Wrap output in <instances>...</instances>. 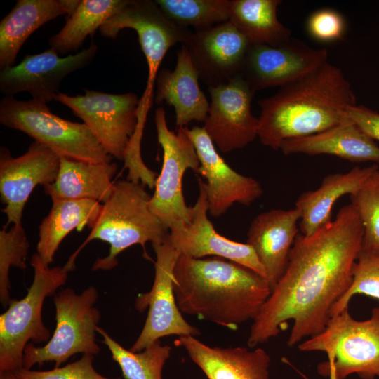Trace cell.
Listing matches in <instances>:
<instances>
[{"label": "cell", "mask_w": 379, "mask_h": 379, "mask_svg": "<svg viewBox=\"0 0 379 379\" xmlns=\"http://www.w3.org/2000/svg\"><path fill=\"white\" fill-rule=\"evenodd\" d=\"M129 0H80L63 27L48 41L50 48L59 54L76 52L86 38L92 35Z\"/></svg>", "instance_id": "obj_29"}, {"label": "cell", "mask_w": 379, "mask_h": 379, "mask_svg": "<svg viewBox=\"0 0 379 379\" xmlns=\"http://www.w3.org/2000/svg\"><path fill=\"white\" fill-rule=\"evenodd\" d=\"M199 75L187 46L182 44L177 52L173 70L159 69L155 81L154 102H166L175 112L176 129L192 121L204 122L210 103L199 86Z\"/></svg>", "instance_id": "obj_22"}, {"label": "cell", "mask_w": 379, "mask_h": 379, "mask_svg": "<svg viewBox=\"0 0 379 379\" xmlns=\"http://www.w3.org/2000/svg\"><path fill=\"white\" fill-rule=\"evenodd\" d=\"M379 169L376 164L367 167L356 166L345 173L326 175L319 187L302 193L295 201L301 213L300 232L310 235L331 222L335 203L341 197L354 193L363 182Z\"/></svg>", "instance_id": "obj_25"}, {"label": "cell", "mask_w": 379, "mask_h": 379, "mask_svg": "<svg viewBox=\"0 0 379 379\" xmlns=\"http://www.w3.org/2000/svg\"><path fill=\"white\" fill-rule=\"evenodd\" d=\"M174 344L185 350L208 379H270V357L261 347H211L192 335L178 336Z\"/></svg>", "instance_id": "obj_21"}, {"label": "cell", "mask_w": 379, "mask_h": 379, "mask_svg": "<svg viewBox=\"0 0 379 379\" xmlns=\"http://www.w3.org/2000/svg\"><path fill=\"white\" fill-rule=\"evenodd\" d=\"M155 2L171 20L185 27H193L195 31L230 20L229 0H156Z\"/></svg>", "instance_id": "obj_31"}, {"label": "cell", "mask_w": 379, "mask_h": 379, "mask_svg": "<svg viewBox=\"0 0 379 379\" xmlns=\"http://www.w3.org/2000/svg\"><path fill=\"white\" fill-rule=\"evenodd\" d=\"M115 163H92L60 157L54 182L44 186L52 201L88 199L105 203L111 196Z\"/></svg>", "instance_id": "obj_26"}, {"label": "cell", "mask_w": 379, "mask_h": 379, "mask_svg": "<svg viewBox=\"0 0 379 379\" xmlns=\"http://www.w3.org/2000/svg\"><path fill=\"white\" fill-rule=\"evenodd\" d=\"M151 197L141 182L128 180L115 182L113 192L102 204L88 236L65 265L73 270L81 250L95 239L106 241L110 247L107 256L96 259L92 267L93 271L114 268L118 265V255L130 246L140 244L145 248L148 241L152 245L164 241L170 231L151 211Z\"/></svg>", "instance_id": "obj_4"}, {"label": "cell", "mask_w": 379, "mask_h": 379, "mask_svg": "<svg viewBox=\"0 0 379 379\" xmlns=\"http://www.w3.org/2000/svg\"><path fill=\"white\" fill-rule=\"evenodd\" d=\"M363 227L362 248L379 249V169L350 195Z\"/></svg>", "instance_id": "obj_34"}, {"label": "cell", "mask_w": 379, "mask_h": 379, "mask_svg": "<svg viewBox=\"0 0 379 379\" xmlns=\"http://www.w3.org/2000/svg\"><path fill=\"white\" fill-rule=\"evenodd\" d=\"M184 44L199 78L210 88L241 77L252 44L228 21L192 32Z\"/></svg>", "instance_id": "obj_17"}, {"label": "cell", "mask_w": 379, "mask_h": 379, "mask_svg": "<svg viewBox=\"0 0 379 379\" xmlns=\"http://www.w3.org/2000/svg\"><path fill=\"white\" fill-rule=\"evenodd\" d=\"M280 0H232L231 22L252 44L278 46L289 41L291 30L277 15Z\"/></svg>", "instance_id": "obj_28"}, {"label": "cell", "mask_w": 379, "mask_h": 379, "mask_svg": "<svg viewBox=\"0 0 379 379\" xmlns=\"http://www.w3.org/2000/svg\"><path fill=\"white\" fill-rule=\"evenodd\" d=\"M84 93L72 96L59 92L54 100L83 120L112 157L124 161L137 127L140 99L131 92L112 94L84 89Z\"/></svg>", "instance_id": "obj_11"}, {"label": "cell", "mask_w": 379, "mask_h": 379, "mask_svg": "<svg viewBox=\"0 0 379 379\" xmlns=\"http://www.w3.org/2000/svg\"><path fill=\"white\" fill-rule=\"evenodd\" d=\"M51 208L39 227L36 253L46 266L54 260L61 242L74 230L91 227L102 208L100 202L88 199L52 201Z\"/></svg>", "instance_id": "obj_27"}, {"label": "cell", "mask_w": 379, "mask_h": 379, "mask_svg": "<svg viewBox=\"0 0 379 379\" xmlns=\"http://www.w3.org/2000/svg\"><path fill=\"white\" fill-rule=\"evenodd\" d=\"M211 96L204 129L222 152L241 149L257 136L259 119L251 112L255 91L242 77L208 88Z\"/></svg>", "instance_id": "obj_14"}, {"label": "cell", "mask_w": 379, "mask_h": 379, "mask_svg": "<svg viewBox=\"0 0 379 379\" xmlns=\"http://www.w3.org/2000/svg\"><path fill=\"white\" fill-rule=\"evenodd\" d=\"M143 131V126H137L125 153L124 168L128 170V180L141 182L152 190L155 187L158 176L145 165L142 159L140 146Z\"/></svg>", "instance_id": "obj_36"}, {"label": "cell", "mask_w": 379, "mask_h": 379, "mask_svg": "<svg viewBox=\"0 0 379 379\" xmlns=\"http://www.w3.org/2000/svg\"><path fill=\"white\" fill-rule=\"evenodd\" d=\"M33 281L21 300L12 299L0 315V373L23 368L24 350L27 343H47L50 331L42 321V307L46 297L64 285L69 270L64 265L49 267L38 254L31 258Z\"/></svg>", "instance_id": "obj_7"}, {"label": "cell", "mask_w": 379, "mask_h": 379, "mask_svg": "<svg viewBox=\"0 0 379 379\" xmlns=\"http://www.w3.org/2000/svg\"><path fill=\"white\" fill-rule=\"evenodd\" d=\"M0 379H19L14 372L7 371L0 373Z\"/></svg>", "instance_id": "obj_39"}, {"label": "cell", "mask_w": 379, "mask_h": 379, "mask_svg": "<svg viewBox=\"0 0 379 379\" xmlns=\"http://www.w3.org/2000/svg\"><path fill=\"white\" fill-rule=\"evenodd\" d=\"M60 157L44 145L34 141L27 152L18 157L1 148L0 196L5 205L2 212L7 217L6 227L21 225L25 206L34 189L56 179Z\"/></svg>", "instance_id": "obj_15"}, {"label": "cell", "mask_w": 379, "mask_h": 379, "mask_svg": "<svg viewBox=\"0 0 379 379\" xmlns=\"http://www.w3.org/2000/svg\"><path fill=\"white\" fill-rule=\"evenodd\" d=\"M302 352L321 351L328 360L319 364L318 373L331 379H345L356 373L362 379L379 377V307L358 321L348 308L331 317L318 335L298 345Z\"/></svg>", "instance_id": "obj_5"}, {"label": "cell", "mask_w": 379, "mask_h": 379, "mask_svg": "<svg viewBox=\"0 0 379 379\" xmlns=\"http://www.w3.org/2000/svg\"><path fill=\"white\" fill-rule=\"evenodd\" d=\"M0 123L28 135L60 157L111 162L112 157L84 123L60 118L51 112L46 103L4 96L0 101Z\"/></svg>", "instance_id": "obj_6"}, {"label": "cell", "mask_w": 379, "mask_h": 379, "mask_svg": "<svg viewBox=\"0 0 379 379\" xmlns=\"http://www.w3.org/2000/svg\"><path fill=\"white\" fill-rule=\"evenodd\" d=\"M301 218L297 208L272 209L258 215L247 234L248 244L265 268L272 290L284 274Z\"/></svg>", "instance_id": "obj_20"}, {"label": "cell", "mask_w": 379, "mask_h": 379, "mask_svg": "<svg viewBox=\"0 0 379 379\" xmlns=\"http://www.w3.org/2000/svg\"><path fill=\"white\" fill-rule=\"evenodd\" d=\"M279 149L285 155L328 154L351 162L371 161L379 164V147L347 119L319 133L286 140L281 144Z\"/></svg>", "instance_id": "obj_24"}, {"label": "cell", "mask_w": 379, "mask_h": 379, "mask_svg": "<svg viewBox=\"0 0 379 379\" xmlns=\"http://www.w3.org/2000/svg\"><path fill=\"white\" fill-rule=\"evenodd\" d=\"M92 41L76 54L60 57L53 49L26 55L22 61L0 70V91L4 96L27 92L32 99L48 103L54 100L62 80L69 74L88 65L98 51Z\"/></svg>", "instance_id": "obj_13"}, {"label": "cell", "mask_w": 379, "mask_h": 379, "mask_svg": "<svg viewBox=\"0 0 379 379\" xmlns=\"http://www.w3.org/2000/svg\"><path fill=\"white\" fill-rule=\"evenodd\" d=\"M346 118L356 124L372 140L379 141V113L364 105L349 106Z\"/></svg>", "instance_id": "obj_38"}, {"label": "cell", "mask_w": 379, "mask_h": 379, "mask_svg": "<svg viewBox=\"0 0 379 379\" xmlns=\"http://www.w3.org/2000/svg\"><path fill=\"white\" fill-rule=\"evenodd\" d=\"M157 139L163 149V164L149 200L151 211L169 230L189 222L192 206H187L182 192V179L187 169L197 173L199 160L185 127L171 131L162 107L154 113Z\"/></svg>", "instance_id": "obj_9"}, {"label": "cell", "mask_w": 379, "mask_h": 379, "mask_svg": "<svg viewBox=\"0 0 379 379\" xmlns=\"http://www.w3.org/2000/svg\"><path fill=\"white\" fill-rule=\"evenodd\" d=\"M98 298L97 289L90 286L77 294L70 288H62L54 294L56 326L51 339L43 346L27 344L23 356V368L41 366L54 361L55 367L78 354H98L100 347L96 333L100 312L95 306Z\"/></svg>", "instance_id": "obj_8"}, {"label": "cell", "mask_w": 379, "mask_h": 379, "mask_svg": "<svg viewBox=\"0 0 379 379\" xmlns=\"http://www.w3.org/2000/svg\"><path fill=\"white\" fill-rule=\"evenodd\" d=\"M199 196L189 222L170 230L168 238L180 255L192 258L220 257L241 265L267 279L265 268L248 244L230 240L214 229L207 217L205 182L198 178Z\"/></svg>", "instance_id": "obj_18"}, {"label": "cell", "mask_w": 379, "mask_h": 379, "mask_svg": "<svg viewBox=\"0 0 379 379\" xmlns=\"http://www.w3.org/2000/svg\"><path fill=\"white\" fill-rule=\"evenodd\" d=\"M97 331L119 366L124 379H162V369L170 357L171 346L163 345L157 340L143 350L133 352L125 349L100 327Z\"/></svg>", "instance_id": "obj_30"}, {"label": "cell", "mask_w": 379, "mask_h": 379, "mask_svg": "<svg viewBox=\"0 0 379 379\" xmlns=\"http://www.w3.org/2000/svg\"><path fill=\"white\" fill-rule=\"evenodd\" d=\"M258 136L274 150L289 139L319 133L347 119L345 112L356 105L350 82L338 67L326 62L279 88L258 102Z\"/></svg>", "instance_id": "obj_3"}, {"label": "cell", "mask_w": 379, "mask_h": 379, "mask_svg": "<svg viewBox=\"0 0 379 379\" xmlns=\"http://www.w3.org/2000/svg\"><path fill=\"white\" fill-rule=\"evenodd\" d=\"M173 291L181 312L236 330L258 317L272 290L266 279L237 262L180 255Z\"/></svg>", "instance_id": "obj_2"}, {"label": "cell", "mask_w": 379, "mask_h": 379, "mask_svg": "<svg viewBox=\"0 0 379 379\" xmlns=\"http://www.w3.org/2000/svg\"><path fill=\"white\" fill-rule=\"evenodd\" d=\"M364 294L379 300V249L360 250L352 270V283L333 305L330 318L348 308L351 298Z\"/></svg>", "instance_id": "obj_32"}, {"label": "cell", "mask_w": 379, "mask_h": 379, "mask_svg": "<svg viewBox=\"0 0 379 379\" xmlns=\"http://www.w3.org/2000/svg\"><path fill=\"white\" fill-rule=\"evenodd\" d=\"M156 255L154 279L151 290L136 298L135 307L142 312L148 307L144 326L137 340L128 349L138 352L160 338L200 335V331L185 321L179 310L173 291V271L180 253L168 237L160 244H152Z\"/></svg>", "instance_id": "obj_10"}, {"label": "cell", "mask_w": 379, "mask_h": 379, "mask_svg": "<svg viewBox=\"0 0 379 379\" xmlns=\"http://www.w3.org/2000/svg\"><path fill=\"white\" fill-rule=\"evenodd\" d=\"M307 29L312 37L318 41L342 39L345 29V19L335 10L319 9L309 17Z\"/></svg>", "instance_id": "obj_37"}, {"label": "cell", "mask_w": 379, "mask_h": 379, "mask_svg": "<svg viewBox=\"0 0 379 379\" xmlns=\"http://www.w3.org/2000/svg\"><path fill=\"white\" fill-rule=\"evenodd\" d=\"M363 237L361 218L351 204L313 234L299 232L284 274L253 321L248 347L254 348L277 336L290 320L293 325L289 347L322 332L331 308L352 283Z\"/></svg>", "instance_id": "obj_1"}, {"label": "cell", "mask_w": 379, "mask_h": 379, "mask_svg": "<svg viewBox=\"0 0 379 379\" xmlns=\"http://www.w3.org/2000/svg\"><path fill=\"white\" fill-rule=\"evenodd\" d=\"M134 29L148 66L144 93L152 98L160 65L168 49L175 44H185L192 32L168 18L155 1L129 0L120 11L100 27L101 35L116 39L120 31Z\"/></svg>", "instance_id": "obj_12"}, {"label": "cell", "mask_w": 379, "mask_h": 379, "mask_svg": "<svg viewBox=\"0 0 379 379\" xmlns=\"http://www.w3.org/2000/svg\"><path fill=\"white\" fill-rule=\"evenodd\" d=\"M80 0H18L0 22V69L15 65L29 36L46 22L71 15Z\"/></svg>", "instance_id": "obj_23"}, {"label": "cell", "mask_w": 379, "mask_h": 379, "mask_svg": "<svg viewBox=\"0 0 379 379\" xmlns=\"http://www.w3.org/2000/svg\"><path fill=\"white\" fill-rule=\"evenodd\" d=\"M29 244L25 231L21 225H13L8 230L4 227L0 231V302L4 307L8 306L11 283V267L22 270L27 267L26 259Z\"/></svg>", "instance_id": "obj_33"}, {"label": "cell", "mask_w": 379, "mask_h": 379, "mask_svg": "<svg viewBox=\"0 0 379 379\" xmlns=\"http://www.w3.org/2000/svg\"><path fill=\"white\" fill-rule=\"evenodd\" d=\"M326 48H314L305 41L292 39L278 46L251 44L241 77L255 91L281 87L327 62Z\"/></svg>", "instance_id": "obj_16"}, {"label": "cell", "mask_w": 379, "mask_h": 379, "mask_svg": "<svg viewBox=\"0 0 379 379\" xmlns=\"http://www.w3.org/2000/svg\"><path fill=\"white\" fill-rule=\"evenodd\" d=\"M185 131L199 160L197 174L206 180L205 189L212 217L221 216L235 203L248 206L262 196L260 182L233 170L218 153L203 127L185 126Z\"/></svg>", "instance_id": "obj_19"}, {"label": "cell", "mask_w": 379, "mask_h": 379, "mask_svg": "<svg viewBox=\"0 0 379 379\" xmlns=\"http://www.w3.org/2000/svg\"><path fill=\"white\" fill-rule=\"evenodd\" d=\"M94 355L84 354L77 361L48 371L22 368L14 371L19 379H124L109 378L98 373L93 366Z\"/></svg>", "instance_id": "obj_35"}]
</instances>
